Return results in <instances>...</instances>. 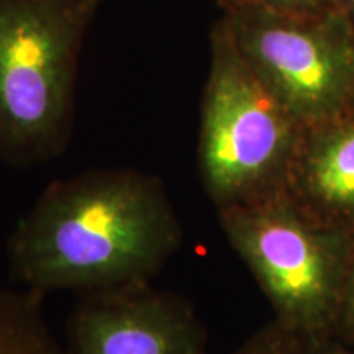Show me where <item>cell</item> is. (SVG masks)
I'll return each instance as SVG.
<instances>
[{
    "label": "cell",
    "instance_id": "10",
    "mask_svg": "<svg viewBox=\"0 0 354 354\" xmlns=\"http://www.w3.org/2000/svg\"><path fill=\"white\" fill-rule=\"evenodd\" d=\"M330 339L344 351H354V233L349 236L346 266Z\"/></svg>",
    "mask_w": 354,
    "mask_h": 354
},
{
    "label": "cell",
    "instance_id": "17",
    "mask_svg": "<svg viewBox=\"0 0 354 354\" xmlns=\"http://www.w3.org/2000/svg\"><path fill=\"white\" fill-rule=\"evenodd\" d=\"M344 354H346V353H344Z\"/></svg>",
    "mask_w": 354,
    "mask_h": 354
},
{
    "label": "cell",
    "instance_id": "4",
    "mask_svg": "<svg viewBox=\"0 0 354 354\" xmlns=\"http://www.w3.org/2000/svg\"><path fill=\"white\" fill-rule=\"evenodd\" d=\"M218 218L271 304L274 320L331 342L351 233L320 223L284 190L221 210Z\"/></svg>",
    "mask_w": 354,
    "mask_h": 354
},
{
    "label": "cell",
    "instance_id": "15",
    "mask_svg": "<svg viewBox=\"0 0 354 354\" xmlns=\"http://www.w3.org/2000/svg\"><path fill=\"white\" fill-rule=\"evenodd\" d=\"M346 354H354V351H344Z\"/></svg>",
    "mask_w": 354,
    "mask_h": 354
},
{
    "label": "cell",
    "instance_id": "7",
    "mask_svg": "<svg viewBox=\"0 0 354 354\" xmlns=\"http://www.w3.org/2000/svg\"><path fill=\"white\" fill-rule=\"evenodd\" d=\"M284 192L310 216L354 233V110L304 128Z\"/></svg>",
    "mask_w": 354,
    "mask_h": 354
},
{
    "label": "cell",
    "instance_id": "8",
    "mask_svg": "<svg viewBox=\"0 0 354 354\" xmlns=\"http://www.w3.org/2000/svg\"><path fill=\"white\" fill-rule=\"evenodd\" d=\"M0 354H64L44 318L41 295L0 289Z\"/></svg>",
    "mask_w": 354,
    "mask_h": 354
},
{
    "label": "cell",
    "instance_id": "9",
    "mask_svg": "<svg viewBox=\"0 0 354 354\" xmlns=\"http://www.w3.org/2000/svg\"><path fill=\"white\" fill-rule=\"evenodd\" d=\"M232 354H343L335 343L297 333L272 320Z\"/></svg>",
    "mask_w": 354,
    "mask_h": 354
},
{
    "label": "cell",
    "instance_id": "2",
    "mask_svg": "<svg viewBox=\"0 0 354 354\" xmlns=\"http://www.w3.org/2000/svg\"><path fill=\"white\" fill-rule=\"evenodd\" d=\"M95 12L0 0V159L50 161L71 136L79 53Z\"/></svg>",
    "mask_w": 354,
    "mask_h": 354
},
{
    "label": "cell",
    "instance_id": "16",
    "mask_svg": "<svg viewBox=\"0 0 354 354\" xmlns=\"http://www.w3.org/2000/svg\"><path fill=\"white\" fill-rule=\"evenodd\" d=\"M343 354H344V349H343Z\"/></svg>",
    "mask_w": 354,
    "mask_h": 354
},
{
    "label": "cell",
    "instance_id": "12",
    "mask_svg": "<svg viewBox=\"0 0 354 354\" xmlns=\"http://www.w3.org/2000/svg\"><path fill=\"white\" fill-rule=\"evenodd\" d=\"M336 3H338V12L354 30V0H336Z\"/></svg>",
    "mask_w": 354,
    "mask_h": 354
},
{
    "label": "cell",
    "instance_id": "6",
    "mask_svg": "<svg viewBox=\"0 0 354 354\" xmlns=\"http://www.w3.org/2000/svg\"><path fill=\"white\" fill-rule=\"evenodd\" d=\"M64 354H207V335L187 300L141 282L87 294Z\"/></svg>",
    "mask_w": 354,
    "mask_h": 354
},
{
    "label": "cell",
    "instance_id": "1",
    "mask_svg": "<svg viewBox=\"0 0 354 354\" xmlns=\"http://www.w3.org/2000/svg\"><path fill=\"white\" fill-rule=\"evenodd\" d=\"M183 245V225L156 176L97 169L56 180L7 243L25 290L86 294L148 282Z\"/></svg>",
    "mask_w": 354,
    "mask_h": 354
},
{
    "label": "cell",
    "instance_id": "3",
    "mask_svg": "<svg viewBox=\"0 0 354 354\" xmlns=\"http://www.w3.org/2000/svg\"><path fill=\"white\" fill-rule=\"evenodd\" d=\"M304 128L248 68L220 19L210 32L197 149L216 212L284 190Z\"/></svg>",
    "mask_w": 354,
    "mask_h": 354
},
{
    "label": "cell",
    "instance_id": "5",
    "mask_svg": "<svg viewBox=\"0 0 354 354\" xmlns=\"http://www.w3.org/2000/svg\"><path fill=\"white\" fill-rule=\"evenodd\" d=\"M248 68L302 127L348 109L354 30L339 12L294 17L263 10L221 12Z\"/></svg>",
    "mask_w": 354,
    "mask_h": 354
},
{
    "label": "cell",
    "instance_id": "11",
    "mask_svg": "<svg viewBox=\"0 0 354 354\" xmlns=\"http://www.w3.org/2000/svg\"><path fill=\"white\" fill-rule=\"evenodd\" d=\"M221 12L263 10L294 17H320L338 12L336 0H216Z\"/></svg>",
    "mask_w": 354,
    "mask_h": 354
},
{
    "label": "cell",
    "instance_id": "14",
    "mask_svg": "<svg viewBox=\"0 0 354 354\" xmlns=\"http://www.w3.org/2000/svg\"><path fill=\"white\" fill-rule=\"evenodd\" d=\"M348 109H353V110H354V77H353L351 94H349V102H348Z\"/></svg>",
    "mask_w": 354,
    "mask_h": 354
},
{
    "label": "cell",
    "instance_id": "13",
    "mask_svg": "<svg viewBox=\"0 0 354 354\" xmlns=\"http://www.w3.org/2000/svg\"><path fill=\"white\" fill-rule=\"evenodd\" d=\"M50 2L66 3V6H76V7L88 8V10L95 12L97 7H99L104 0H50Z\"/></svg>",
    "mask_w": 354,
    "mask_h": 354
}]
</instances>
